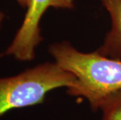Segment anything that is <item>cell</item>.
Instances as JSON below:
<instances>
[{
    "mask_svg": "<svg viewBox=\"0 0 121 120\" xmlns=\"http://www.w3.org/2000/svg\"><path fill=\"white\" fill-rule=\"evenodd\" d=\"M48 52L56 64L75 76L67 94L84 98L93 111H99L105 98L121 90V59L96 51L82 52L66 41L53 43Z\"/></svg>",
    "mask_w": 121,
    "mask_h": 120,
    "instance_id": "1",
    "label": "cell"
},
{
    "mask_svg": "<svg viewBox=\"0 0 121 120\" xmlns=\"http://www.w3.org/2000/svg\"><path fill=\"white\" fill-rule=\"evenodd\" d=\"M76 78L55 62H43L17 75L0 78V117L9 112L42 104L56 89L70 87Z\"/></svg>",
    "mask_w": 121,
    "mask_h": 120,
    "instance_id": "2",
    "label": "cell"
},
{
    "mask_svg": "<svg viewBox=\"0 0 121 120\" xmlns=\"http://www.w3.org/2000/svg\"><path fill=\"white\" fill-rule=\"evenodd\" d=\"M74 0H30L24 19L9 46L0 57L12 56L20 62L35 58V50L42 42L40 22L48 8L73 9Z\"/></svg>",
    "mask_w": 121,
    "mask_h": 120,
    "instance_id": "3",
    "label": "cell"
},
{
    "mask_svg": "<svg viewBox=\"0 0 121 120\" xmlns=\"http://www.w3.org/2000/svg\"><path fill=\"white\" fill-rule=\"evenodd\" d=\"M111 18V29L96 52L106 57L121 59V0H99Z\"/></svg>",
    "mask_w": 121,
    "mask_h": 120,
    "instance_id": "4",
    "label": "cell"
},
{
    "mask_svg": "<svg viewBox=\"0 0 121 120\" xmlns=\"http://www.w3.org/2000/svg\"><path fill=\"white\" fill-rule=\"evenodd\" d=\"M101 120H121V90L110 94L100 104Z\"/></svg>",
    "mask_w": 121,
    "mask_h": 120,
    "instance_id": "5",
    "label": "cell"
},
{
    "mask_svg": "<svg viewBox=\"0 0 121 120\" xmlns=\"http://www.w3.org/2000/svg\"><path fill=\"white\" fill-rule=\"evenodd\" d=\"M16 1L19 3V5L20 6L24 7H27V6L29 5V2H30V0H16Z\"/></svg>",
    "mask_w": 121,
    "mask_h": 120,
    "instance_id": "6",
    "label": "cell"
},
{
    "mask_svg": "<svg viewBox=\"0 0 121 120\" xmlns=\"http://www.w3.org/2000/svg\"><path fill=\"white\" fill-rule=\"evenodd\" d=\"M5 19V14L3 12L0 11V28H1V26H2V22H3V20Z\"/></svg>",
    "mask_w": 121,
    "mask_h": 120,
    "instance_id": "7",
    "label": "cell"
}]
</instances>
